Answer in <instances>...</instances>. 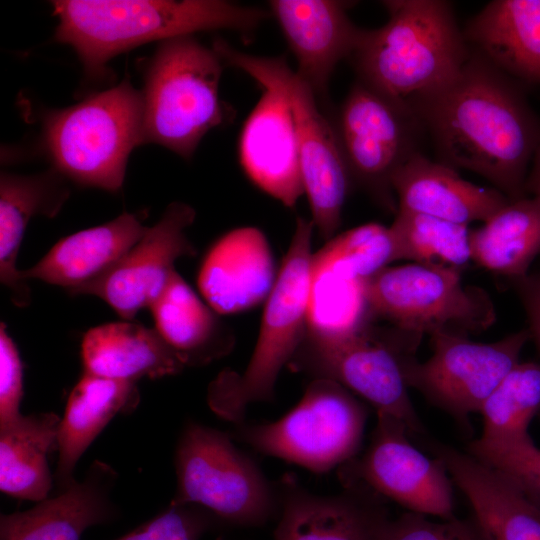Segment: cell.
Returning <instances> with one entry per match:
<instances>
[{"mask_svg": "<svg viewBox=\"0 0 540 540\" xmlns=\"http://www.w3.org/2000/svg\"><path fill=\"white\" fill-rule=\"evenodd\" d=\"M275 540H377L389 519L382 496L362 483L334 495L312 493L292 473L277 482Z\"/></svg>", "mask_w": 540, "mask_h": 540, "instance_id": "cell-16", "label": "cell"}, {"mask_svg": "<svg viewBox=\"0 0 540 540\" xmlns=\"http://www.w3.org/2000/svg\"><path fill=\"white\" fill-rule=\"evenodd\" d=\"M351 178L386 211L398 210L392 179L426 135L404 106L357 80L333 121Z\"/></svg>", "mask_w": 540, "mask_h": 540, "instance_id": "cell-12", "label": "cell"}, {"mask_svg": "<svg viewBox=\"0 0 540 540\" xmlns=\"http://www.w3.org/2000/svg\"><path fill=\"white\" fill-rule=\"evenodd\" d=\"M174 465L177 489L170 504L198 505L245 527L261 526L279 512L277 483L234 445L229 433L189 421L178 439Z\"/></svg>", "mask_w": 540, "mask_h": 540, "instance_id": "cell-8", "label": "cell"}, {"mask_svg": "<svg viewBox=\"0 0 540 540\" xmlns=\"http://www.w3.org/2000/svg\"><path fill=\"white\" fill-rule=\"evenodd\" d=\"M481 436L468 453L499 450L531 441L529 425L540 412V363L519 362L484 401Z\"/></svg>", "mask_w": 540, "mask_h": 540, "instance_id": "cell-31", "label": "cell"}, {"mask_svg": "<svg viewBox=\"0 0 540 540\" xmlns=\"http://www.w3.org/2000/svg\"><path fill=\"white\" fill-rule=\"evenodd\" d=\"M469 454L501 473L540 507V449L533 440L504 449Z\"/></svg>", "mask_w": 540, "mask_h": 540, "instance_id": "cell-35", "label": "cell"}, {"mask_svg": "<svg viewBox=\"0 0 540 540\" xmlns=\"http://www.w3.org/2000/svg\"><path fill=\"white\" fill-rule=\"evenodd\" d=\"M392 187L398 210L467 226L484 223L510 201L497 189L473 184L456 169L432 161L422 152L396 172Z\"/></svg>", "mask_w": 540, "mask_h": 540, "instance_id": "cell-22", "label": "cell"}, {"mask_svg": "<svg viewBox=\"0 0 540 540\" xmlns=\"http://www.w3.org/2000/svg\"><path fill=\"white\" fill-rule=\"evenodd\" d=\"M367 418L368 409L351 391L331 380L312 379L283 417L243 421L229 435L259 453L324 474L358 455Z\"/></svg>", "mask_w": 540, "mask_h": 540, "instance_id": "cell-10", "label": "cell"}, {"mask_svg": "<svg viewBox=\"0 0 540 540\" xmlns=\"http://www.w3.org/2000/svg\"><path fill=\"white\" fill-rule=\"evenodd\" d=\"M23 370L18 348L9 336L6 324L0 325V427L22 414Z\"/></svg>", "mask_w": 540, "mask_h": 540, "instance_id": "cell-37", "label": "cell"}, {"mask_svg": "<svg viewBox=\"0 0 540 540\" xmlns=\"http://www.w3.org/2000/svg\"><path fill=\"white\" fill-rule=\"evenodd\" d=\"M469 47L514 80L540 84V0H494L463 29Z\"/></svg>", "mask_w": 540, "mask_h": 540, "instance_id": "cell-24", "label": "cell"}, {"mask_svg": "<svg viewBox=\"0 0 540 540\" xmlns=\"http://www.w3.org/2000/svg\"><path fill=\"white\" fill-rule=\"evenodd\" d=\"M44 144L55 170L74 182L118 191L128 157L143 143V95L128 79L44 121Z\"/></svg>", "mask_w": 540, "mask_h": 540, "instance_id": "cell-5", "label": "cell"}, {"mask_svg": "<svg viewBox=\"0 0 540 540\" xmlns=\"http://www.w3.org/2000/svg\"><path fill=\"white\" fill-rule=\"evenodd\" d=\"M222 59L192 35L162 41L150 59L143 95V143L189 159L204 135L223 123Z\"/></svg>", "mask_w": 540, "mask_h": 540, "instance_id": "cell-6", "label": "cell"}, {"mask_svg": "<svg viewBox=\"0 0 540 540\" xmlns=\"http://www.w3.org/2000/svg\"><path fill=\"white\" fill-rule=\"evenodd\" d=\"M368 325L326 334L306 331L288 367L312 379L334 381L377 413L402 420L412 437L422 434L402 370V356L415 347L395 331L383 333Z\"/></svg>", "mask_w": 540, "mask_h": 540, "instance_id": "cell-11", "label": "cell"}, {"mask_svg": "<svg viewBox=\"0 0 540 540\" xmlns=\"http://www.w3.org/2000/svg\"><path fill=\"white\" fill-rule=\"evenodd\" d=\"M389 227L399 260L459 270L472 261L467 225L398 210Z\"/></svg>", "mask_w": 540, "mask_h": 540, "instance_id": "cell-32", "label": "cell"}, {"mask_svg": "<svg viewBox=\"0 0 540 540\" xmlns=\"http://www.w3.org/2000/svg\"><path fill=\"white\" fill-rule=\"evenodd\" d=\"M540 274V273H539Z\"/></svg>", "mask_w": 540, "mask_h": 540, "instance_id": "cell-41", "label": "cell"}, {"mask_svg": "<svg viewBox=\"0 0 540 540\" xmlns=\"http://www.w3.org/2000/svg\"><path fill=\"white\" fill-rule=\"evenodd\" d=\"M410 436L402 420L377 413L365 452L338 468L340 482L362 483L409 512L442 520L454 518L452 481L445 465L420 452Z\"/></svg>", "mask_w": 540, "mask_h": 540, "instance_id": "cell-14", "label": "cell"}, {"mask_svg": "<svg viewBox=\"0 0 540 540\" xmlns=\"http://www.w3.org/2000/svg\"><path fill=\"white\" fill-rule=\"evenodd\" d=\"M117 473L96 460L85 478L25 511L0 515V540H80L92 526L108 523L116 508L111 490Z\"/></svg>", "mask_w": 540, "mask_h": 540, "instance_id": "cell-21", "label": "cell"}, {"mask_svg": "<svg viewBox=\"0 0 540 540\" xmlns=\"http://www.w3.org/2000/svg\"><path fill=\"white\" fill-rule=\"evenodd\" d=\"M196 212L188 204L173 202L139 241L109 270L71 295H93L105 301L121 318L132 320L157 298L175 270L177 259L194 256L186 235Z\"/></svg>", "mask_w": 540, "mask_h": 540, "instance_id": "cell-15", "label": "cell"}, {"mask_svg": "<svg viewBox=\"0 0 540 540\" xmlns=\"http://www.w3.org/2000/svg\"><path fill=\"white\" fill-rule=\"evenodd\" d=\"M538 416L540 417V412H539Z\"/></svg>", "mask_w": 540, "mask_h": 540, "instance_id": "cell-40", "label": "cell"}, {"mask_svg": "<svg viewBox=\"0 0 540 540\" xmlns=\"http://www.w3.org/2000/svg\"><path fill=\"white\" fill-rule=\"evenodd\" d=\"M398 260L390 227L371 222L331 238L313 255V266L341 279L361 282Z\"/></svg>", "mask_w": 540, "mask_h": 540, "instance_id": "cell-33", "label": "cell"}, {"mask_svg": "<svg viewBox=\"0 0 540 540\" xmlns=\"http://www.w3.org/2000/svg\"><path fill=\"white\" fill-rule=\"evenodd\" d=\"M369 319L388 321L415 337L450 332L468 336L496 320L489 294L462 281V270L420 263L388 266L361 281Z\"/></svg>", "mask_w": 540, "mask_h": 540, "instance_id": "cell-9", "label": "cell"}, {"mask_svg": "<svg viewBox=\"0 0 540 540\" xmlns=\"http://www.w3.org/2000/svg\"><path fill=\"white\" fill-rule=\"evenodd\" d=\"M56 170L23 176L2 173L0 179V280L17 307H26L31 291L17 268V256L30 219L52 218L69 196Z\"/></svg>", "mask_w": 540, "mask_h": 540, "instance_id": "cell-28", "label": "cell"}, {"mask_svg": "<svg viewBox=\"0 0 540 540\" xmlns=\"http://www.w3.org/2000/svg\"><path fill=\"white\" fill-rule=\"evenodd\" d=\"M213 49L223 62L236 67L287 102L294 121L304 193L314 228L330 240L341 224L351 178L333 121L318 106L313 89L292 70L284 57H265L240 51L217 39Z\"/></svg>", "mask_w": 540, "mask_h": 540, "instance_id": "cell-7", "label": "cell"}, {"mask_svg": "<svg viewBox=\"0 0 540 540\" xmlns=\"http://www.w3.org/2000/svg\"><path fill=\"white\" fill-rule=\"evenodd\" d=\"M377 540H484L478 526L470 519L456 517L436 522L426 515L407 512L388 519Z\"/></svg>", "mask_w": 540, "mask_h": 540, "instance_id": "cell-36", "label": "cell"}, {"mask_svg": "<svg viewBox=\"0 0 540 540\" xmlns=\"http://www.w3.org/2000/svg\"><path fill=\"white\" fill-rule=\"evenodd\" d=\"M348 3L335 0H272L277 20L297 61L296 72L324 96L337 64L350 58L362 28L347 14Z\"/></svg>", "mask_w": 540, "mask_h": 540, "instance_id": "cell-17", "label": "cell"}, {"mask_svg": "<svg viewBox=\"0 0 540 540\" xmlns=\"http://www.w3.org/2000/svg\"><path fill=\"white\" fill-rule=\"evenodd\" d=\"M384 25L362 29L350 56L359 81L416 115L461 73L471 49L453 5L444 0H388Z\"/></svg>", "mask_w": 540, "mask_h": 540, "instance_id": "cell-2", "label": "cell"}, {"mask_svg": "<svg viewBox=\"0 0 540 540\" xmlns=\"http://www.w3.org/2000/svg\"><path fill=\"white\" fill-rule=\"evenodd\" d=\"M55 38L77 52L88 75L98 76L116 55L150 41L228 29L249 35L269 11L220 0L53 1Z\"/></svg>", "mask_w": 540, "mask_h": 540, "instance_id": "cell-3", "label": "cell"}, {"mask_svg": "<svg viewBox=\"0 0 540 540\" xmlns=\"http://www.w3.org/2000/svg\"><path fill=\"white\" fill-rule=\"evenodd\" d=\"M84 372L134 381L179 374L186 365L155 328L120 321L89 329L82 340Z\"/></svg>", "mask_w": 540, "mask_h": 540, "instance_id": "cell-25", "label": "cell"}, {"mask_svg": "<svg viewBox=\"0 0 540 540\" xmlns=\"http://www.w3.org/2000/svg\"><path fill=\"white\" fill-rule=\"evenodd\" d=\"M526 194L538 195L540 194V145L533 158L527 181H526Z\"/></svg>", "mask_w": 540, "mask_h": 540, "instance_id": "cell-39", "label": "cell"}, {"mask_svg": "<svg viewBox=\"0 0 540 540\" xmlns=\"http://www.w3.org/2000/svg\"><path fill=\"white\" fill-rule=\"evenodd\" d=\"M313 230L312 220L297 218L244 372L226 369L208 387L210 409L233 425L244 421L250 404L274 400L280 372L304 338L313 277Z\"/></svg>", "mask_w": 540, "mask_h": 540, "instance_id": "cell-4", "label": "cell"}, {"mask_svg": "<svg viewBox=\"0 0 540 540\" xmlns=\"http://www.w3.org/2000/svg\"><path fill=\"white\" fill-rule=\"evenodd\" d=\"M471 260L510 280L524 277L540 255V194L509 201L470 230Z\"/></svg>", "mask_w": 540, "mask_h": 540, "instance_id": "cell-30", "label": "cell"}, {"mask_svg": "<svg viewBox=\"0 0 540 540\" xmlns=\"http://www.w3.org/2000/svg\"><path fill=\"white\" fill-rule=\"evenodd\" d=\"M416 116L437 161L480 175L510 201L528 196L540 123L515 80L479 53L471 49L459 76Z\"/></svg>", "mask_w": 540, "mask_h": 540, "instance_id": "cell-1", "label": "cell"}, {"mask_svg": "<svg viewBox=\"0 0 540 540\" xmlns=\"http://www.w3.org/2000/svg\"><path fill=\"white\" fill-rule=\"evenodd\" d=\"M147 228L139 215L123 213L62 238L34 266L20 270L21 278L41 280L71 294L115 265Z\"/></svg>", "mask_w": 540, "mask_h": 540, "instance_id": "cell-23", "label": "cell"}, {"mask_svg": "<svg viewBox=\"0 0 540 540\" xmlns=\"http://www.w3.org/2000/svg\"><path fill=\"white\" fill-rule=\"evenodd\" d=\"M278 273L268 240L256 227L221 236L204 256L197 284L219 315L249 310L269 297Z\"/></svg>", "mask_w": 540, "mask_h": 540, "instance_id": "cell-18", "label": "cell"}, {"mask_svg": "<svg viewBox=\"0 0 540 540\" xmlns=\"http://www.w3.org/2000/svg\"><path fill=\"white\" fill-rule=\"evenodd\" d=\"M134 381L115 380L84 372L71 391L58 434V462L54 475L58 492L76 482L75 467L111 419L134 410L139 403Z\"/></svg>", "mask_w": 540, "mask_h": 540, "instance_id": "cell-26", "label": "cell"}, {"mask_svg": "<svg viewBox=\"0 0 540 540\" xmlns=\"http://www.w3.org/2000/svg\"><path fill=\"white\" fill-rule=\"evenodd\" d=\"M431 449L467 498L484 540H540V507L513 483L469 453L438 443Z\"/></svg>", "mask_w": 540, "mask_h": 540, "instance_id": "cell-20", "label": "cell"}, {"mask_svg": "<svg viewBox=\"0 0 540 540\" xmlns=\"http://www.w3.org/2000/svg\"><path fill=\"white\" fill-rule=\"evenodd\" d=\"M248 178L286 207L304 195L299 146L291 110L279 94L264 90L239 138Z\"/></svg>", "mask_w": 540, "mask_h": 540, "instance_id": "cell-19", "label": "cell"}, {"mask_svg": "<svg viewBox=\"0 0 540 540\" xmlns=\"http://www.w3.org/2000/svg\"><path fill=\"white\" fill-rule=\"evenodd\" d=\"M526 312L528 331L540 353V274L511 280Z\"/></svg>", "mask_w": 540, "mask_h": 540, "instance_id": "cell-38", "label": "cell"}, {"mask_svg": "<svg viewBox=\"0 0 540 540\" xmlns=\"http://www.w3.org/2000/svg\"><path fill=\"white\" fill-rule=\"evenodd\" d=\"M430 338L433 353L426 361H417L412 353L402 356L406 384L468 427L469 415L480 411L492 391L520 362L531 336L523 329L490 343L450 332H438Z\"/></svg>", "mask_w": 540, "mask_h": 540, "instance_id": "cell-13", "label": "cell"}, {"mask_svg": "<svg viewBox=\"0 0 540 540\" xmlns=\"http://www.w3.org/2000/svg\"><path fill=\"white\" fill-rule=\"evenodd\" d=\"M216 517L193 504L170 506L115 540H200Z\"/></svg>", "mask_w": 540, "mask_h": 540, "instance_id": "cell-34", "label": "cell"}, {"mask_svg": "<svg viewBox=\"0 0 540 540\" xmlns=\"http://www.w3.org/2000/svg\"><path fill=\"white\" fill-rule=\"evenodd\" d=\"M61 419L52 412L21 415L0 427V489L18 499L48 498L53 475L48 455L58 450Z\"/></svg>", "mask_w": 540, "mask_h": 540, "instance_id": "cell-29", "label": "cell"}, {"mask_svg": "<svg viewBox=\"0 0 540 540\" xmlns=\"http://www.w3.org/2000/svg\"><path fill=\"white\" fill-rule=\"evenodd\" d=\"M149 309L155 329L186 367L227 355L234 337L207 302L174 270Z\"/></svg>", "mask_w": 540, "mask_h": 540, "instance_id": "cell-27", "label": "cell"}]
</instances>
